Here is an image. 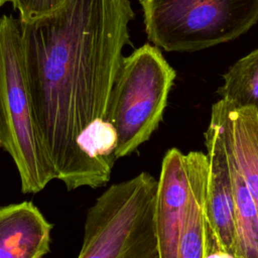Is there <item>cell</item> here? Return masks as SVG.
<instances>
[{
  "label": "cell",
  "mask_w": 258,
  "mask_h": 258,
  "mask_svg": "<svg viewBox=\"0 0 258 258\" xmlns=\"http://www.w3.org/2000/svg\"><path fill=\"white\" fill-rule=\"evenodd\" d=\"M52 227L32 202L0 207V258L44 257Z\"/></svg>",
  "instance_id": "9c48e42d"
},
{
  "label": "cell",
  "mask_w": 258,
  "mask_h": 258,
  "mask_svg": "<svg viewBox=\"0 0 258 258\" xmlns=\"http://www.w3.org/2000/svg\"><path fill=\"white\" fill-rule=\"evenodd\" d=\"M190 157L169 149L161 162L155 201V229L159 258H176L190 191Z\"/></svg>",
  "instance_id": "8992f818"
},
{
  "label": "cell",
  "mask_w": 258,
  "mask_h": 258,
  "mask_svg": "<svg viewBox=\"0 0 258 258\" xmlns=\"http://www.w3.org/2000/svg\"><path fill=\"white\" fill-rule=\"evenodd\" d=\"M209 164L207 184V215L221 248L238 258L232 177L229 159L218 119L211 114L204 134Z\"/></svg>",
  "instance_id": "52a82bcc"
},
{
  "label": "cell",
  "mask_w": 258,
  "mask_h": 258,
  "mask_svg": "<svg viewBox=\"0 0 258 258\" xmlns=\"http://www.w3.org/2000/svg\"><path fill=\"white\" fill-rule=\"evenodd\" d=\"M129 0H68L20 23L25 76L39 137L55 179L69 190L106 185L112 167L87 156L80 133L105 119L111 90L131 45Z\"/></svg>",
  "instance_id": "6da1fadb"
},
{
  "label": "cell",
  "mask_w": 258,
  "mask_h": 258,
  "mask_svg": "<svg viewBox=\"0 0 258 258\" xmlns=\"http://www.w3.org/2000/svg\"><path fill=\"white\" fill-rule=\"evenodd\" d=\"M232 154L258 211V110L220 99L212 107Z\"/></svg>",
  "instance_id": "ba28073f"
},
{
  "label": "cell",
  "mask_w": 258,
  "mask_h": 258,
  "mask_svg": "<svg viewBox=\"0 0 258 258\" xmlns=\"http://www.w3.org/2000/svg\"><path fill=\"white\" fill-rule=\"evenodd\" d=\"M218 94L237 106L258 110V48L237 60L223 76Z\"/></svg>",
  "instance_id": "8fae6325"
},
{
  "label": "cell",
  "mask_w": 258,
  "mask_h": 258,
  "mask_svg": "<svg viewBox=\"0 0 258 258\" xmlns=\"http://www.w3.org/2000/svg\"><path fill=\"white\" fill-rule=\"evenodd\" d=\"M117 140L115 127L105 119H97L80 133L77 143L87 156L113 166Z\"/></svg>",
  "instance_id": "7c38bea8"
},
{
  "label": "cell",
  "mask_w": 258,
  "mask_h": 258,
  "mask_svg": "<svg viewBox=\"0 0 258 258\" xmlns=\"http://www.w3.org/2000/svg\"><path fill=\"white\" fill-rule=\"evenodd\" d=\"M190 191L176 258H207L212 228L207 215L209 164L206 153L189 151Z\"/></svg>",
  "instance_id": "30bf717a"
},
{
  "label": "cell",
  "mask_w": 258,
  "mask_h": 258,
  "mask_svg": "<svg viewBox=\"0 0 258 258\" xmlns=\"http://www.w3.org/2000/svg\"><path fill=\"white\" fill-rule=\"evenodd\" d=\"M156 190L148 172L106 189L87 212L78 258H159Z\"/></svg>",
  "instance_id": "7a4b0ae2"
},
{
  "label": "cell",
  "mask_w": 258,
  "mask_h": 258,
  "mask_svg": "<svg viewBox=\"0 0 258 258\" xmlns=\"http://www.w3.org/2000/svg\"><path fill=\"white\" fill-rule=\"evenodd\" d=\"M19 12L20 23H26L60 8L68 0H8Z\"/></svg>",
  "instance_id": "4fadbf2b"
},
{
  "label": "cell",
  "mask_w": 258,
  "mask_h": 258,
  "mask_svg": "<svg viewBox=\"0 0 258 258\" xmlns=\"http://www.w3.org/2000/svg\"><path fill=\"white\" fill-rule=\"evenodd\" d=\"M8 0H0V8H1V6L4 4V3H6Z\"/></svg>",
  "instance_id": "5bb4252c"
},
{
  "label": "cell",
  "mask_w": 258,
  "mask_h": 258,
  "mask_svg": "<svg viewBox=\"0 0 258 258\" xmlns=\"http://www.w3.org/2000/svg\"><path fill=\"white\" fill-rule=\"evenodd\" d=\"M0 148L14 161L23 194H36L55 179L33 114L20 21L8 14L0 17Z\"/></svg>",
  "instance_id": "3957f363"
},
{
  "label": "cell",
  "mask_w": 258,
  "mask_h": 258,
  "mask_svg": "<svg viewBox=\"0 0 258 258\" xmlns=\"http://www.w3.org/2000/svg\"><path fill=\"white\" fill-rule=\"evenodd\" d=\"M175 77L161 50L150 43L123 56L105 116L117 131L116 159L134 152L157 129Z\"/></svg>",
  "instance_id": "277c9868"
},
{
  "label": "cell",
  "mask_w": 258,
  "mask_h": 258,
  "mask_svg": "<svg viewBox=\"0 0 258 258\" xmlns=\"http://www.w3.org/2000/svg\"><path fill=\"white\" fill-rule=\"evenodd\" d=\"M149 41L192 52L234 40L258 21V0H139Z\"/></svg>",
  "instance_id": "5b68a950"
}]
</instances>
